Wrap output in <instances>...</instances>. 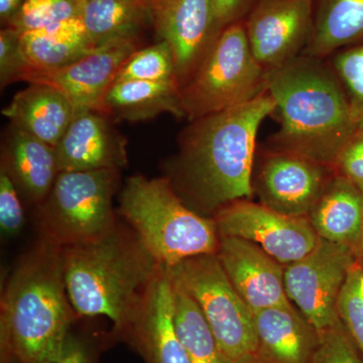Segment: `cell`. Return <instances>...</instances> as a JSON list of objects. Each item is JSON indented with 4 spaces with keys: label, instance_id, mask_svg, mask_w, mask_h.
I'll return each mask as SVG.
<instances>
[{
    "label": "cell",
    "instance_id": "cell-34",
    "mask_svg": "<svg viewBox=\"0 0 363 363\" xmlns=\"http://www.w3.org/2000/svg\"><path fill=\"white\" fill-rule=\"evenodd\" d=\"M334 169L363 192V123L357 126L339 152Z\"/></svg>",
    "mask_w": 363,
    "mask_h": 363
},
{
    "label": "cell",
    "instance_id": "cell-5",
    "mask_svg": "<svg viewBox=\"0 0 363 363\" xmlns=\"http://www.w3.org/2000/svg\"><path fill=\"white\" fill-rule=\"evenodd\" d=\"M119 213L160 266L218 252L216 223L186 206L168 177L131 176L121 195Z\"/></svg>",
    "mask_w": 363,
    "mask_h": 363
},
{
    "label": "cell",
    "instance_id": "cell-7",
    "mask_svg": "<svg viewBox=\"0 0 363 363\" xmlns=\"http://www.w3.org/2000/svg\"><path fill=\"white\" fill-rule=\"evenodd\" d=\"M118 169L61 172L40 205L45 238L60 247L97 240L116 226L112 200Z\"/></svg>",
    "mask_w": 363,
    "mask_h": 363
},
{
    "label": "cell",
    "instance_id": "cell-22",
    "mask_svg": "<svg viewBox=\"0 0 363 363\" xmlns=\"http://www.w3.org/2000/svg\"><path fill=\"white\" fill-rule=\"evenodd\" d=\"M98 112L126 121H147L162 113L185 117L177 81H117L104 95Z\"/></svg>",
    "mask_w": 363,
    "mask_h": 363
},
{
    "label": "cell",
    "instance_id": "cell-36",
    "mask_svg": "<svg viewBox=\"0 0 363 363\" xmlns=\"http://www.w3.org/2000/svg\"><path fill=\"white\" fill-rule=\"evenodd\" d=\"M52 363H90L84 345L77 339L68 336L58 357Z\"/></svg>",
    "mask_w": 363,
    "mask_h": 363
},
{
    "label": "cell",
    "instance_id": "cell-23",
    "mask_svg": "<svg viewBox=\"0 0 363 363\" xmlns=\"http://www.w3.org/2000/svg\"><path fill=\"white\" fill-rule=\"evenodd\" d=\"M80 18L96 47L138 40L154 23L152 0H81Z\"/></svg>",
    "mask_w": 363,
    "mask_h": 363
},
{
    "label": "cell",
    "instance_id": "cell-38",
    "mask_svg": "<svg viewBox=\"0 0 363 363\" xmlns=\"http://www.w3.org/2000/svg\"><path fill=\"white\" fill-rule=\"evenodd\" d=\"M231 363H262L255 353H248L242 357L236 358Z\"/></svg>",
    "mask_w": 363,
    "mask_h": 363
},
{
    "label": "cell",
    "instance_id": "cell-24",
    "mask_svg": "<svg viewBox=\"0 0 363 363\" xmlns=\"http://www.w3.org/2000/svg\"><path fill=\"white\" fill-rule=\"evenodd\" d=\"M28 68L52 70L74 63L96 49L80 18L21 33Z\"/></svg>",
    "mask_w": 363,
    "mask_h": 363
},
{
    "label": "cell",
    "instance_id": "cell-39",
    "mask_svg": "<svg viewBox=\"0 0 363 363\" xmlns=\"http://www.w3.org/2000/svg\"><path fill=\"white\" fill-rule=\"evenodd\" d=\"M358 291H359L360 297L363 301V269L359 267V274H358Z\"/></svg>",
    "mask_w": 363,
    "mask_h": 363
},
{
    "label": "cell",
    "instance_id": "cell-26",
    "mask_svg": "<svg viewBox=\"0 0 363 363\" xmlns=\"http://www.w3.org/2000/svg\"><path fill=\"white\" fill-rule=\"evenodd\" d=\"M177 334L192 363H231L194 298L173 278Z\"/></svg>",
    "mask_w": 363,
    "mask_h": 363
},
{
    "label": "cell",
    "instance_id": "cell-30",
    "mask_svg": "<svg viewBox=\"0 0 363 363\" xmlns=\"http://www.w3.org/2000/svg\"><path fill=\"white\" fill-rule=\"evenodd\" d=\"M359 267L351 269L341 289L337 302L339 318L363 359V301L358 291Z\"/></svg>",
    "mask_w": 363,
    "mask_h": 363
},
{
    "label": "cell",
    "instance_id": "cell-40",
    "mask_svg": "<svg viewBox=\"0 0 363 363\" xmlns=\"http://www.w3.org/2000/svg\"><path fill=\"white\" fill-rule=\"evenodd\" d=\"M359 250H360V252H362V253L363 255V227H362V240H360V243H359Z\"/></svg>",
    "mask_w": 363,
    "mask_h": 363
},
{
    "label": "cell",
    "instance_id": "cell-4",
    "mask_svg": "<svg viewBox=\"0 0 363 363\" xmlns=\"http://www.w3.org/2000/svg\"><path fill=\"white\" fill-rule=\"evenodd\" d=\"M64 279L74 311L104 316L128 329L160 266L136 235L117 225L108 233L63 247Z\"/></svg>",
    "mask_w": 363,
    "mask_h": 363
},
{
    "label": "cell",
    "instance_id": "cell-9",
    "mask_svg": "<svg viewBox=\"0 0 363 363\" xmlns=\"http://www.w3.org/2000/svg\"><path fill=\"white\" fill-rule=\"evenodd\" d=\"M354 267V248L320 238L309 255L284 269L286 296L318 333L341 323L338 298Z\"/></svg>",
    "mask_w": 363,
    "mask_h": 363
},
{
    "label": "cell",
    "instance_id": "cell-14",
    "mask_svg": "<svg viewBox=\"0 0 363 363\" xmlns=\"http://www.w3.org/2000/svg\"><path fill=\"white\" fill-rule=\"evenodd\" d=\"M154 26L173 55L182 87L220 35L212 0H152Z\"/></svg>",
    "mask_w": 363,
    "mask_h": 363
},
{
    "label": "cell",
    "instance_id": "cell-13",
    "mask_svg": "<svg viewBox=\"0 0 363 363\" xmlns=\"http://www.w3.org/2000/svg\"><path fill=\"white\" fill-rule=\"evenodd\" d=\"M335 169L286 150L272 149L260 166L255 189L262 204L279 213L308 217Z\"/></svg>",
    "mask_w": 363,
    "mask_h": 363
},
{
    "label": "cell",
    "instance_id": "cell-18",
    "mask_svg": "<svg viewBox=\"0 0 363 363\" xmlns=\"http://www.w3.org/2000/svg\"><path fill=\"white\" fill-rule=\"evenodd\" d=\"M257 357L262 363H314L319 333L291 304L255 314Z\"/></svg>",
    "mask_w": 363,
    "mask_h": 363
},
{
    "label": "cell",
    "instance_id": "cell-32",
    "mask_svg": "<svg viewBox=\"0 0 363 363\" xmlns=\"http://www.w3.org/2000/svg\"><path fill=\"white\" fill-rule=\"evenodd\" d=\"M28 65L21 48V33L13 28L0 33V84L1 88L20 81Z\"/></svg>",
    "mask_w": 363,
    "mask_h": 363
},
{
    "label": "cell",
    "instance_id": "cell-6",
    "mask_svg": "<svg viewBox=\"0 0 363 363\" xmlns=\"http://www.w3.org/2000/svg\"><path fill=\"white\" fill-rule=\"evenodd\" d=\"M267 71L255 58L245 21L227 26L182 87L184 114L193 121L247 104L267 91Z\"/></svg>",
    "mask_w": 363,
    "mask_h": 363
},
{
    "label": "cell",
    "instance_id": "cell-21",
    "mask_svg": "<svg viewBox=\"0 0 363 363\" xmlns=\"http://www.w3.org/2000/svg\"><path fill=\"white\" fill-rule=\"evenodd\" d=\"M308 216L322 240L353 248L359 247L363 227V192L335 172Z\"/></svg>",
    "mask_w": 363,
    "mask_h": 363
},
{
    "label": "cell",
    "instance_id": "cell-8",
    "mask_svg": "<svg viewBox=\"0 0 363 363\" xmlns=\"http://www.w3.org/2000/svg\"><path fill=\"white\" fill-rule=\"evenodd\" d=\"M168 271L199 306L231 362L257 352L255 314L236 292L217 253L190 257Z\"/></svg>",
    "mask_w": 363,
    "mask_h": 363
},
{
    "label": "cell",
    "instance_id": "cell-10",
    "mask_svg": "<svg viewBox=\"0 0 363 363\" xmlns=\"http://www.w3.org/2000/svg\"><path fill=\"white\" fill-rule=\"evenodd\" d=\"M214 221L219 235L255 243L286 266L309 255L320 240L307 217L286 216L247 199L220 208Z\"/></svg>",
    "mask_w": 363,
    "mask_h": 363
},
{
    "label": "cell",
    "instance_id": "cell-35",
    "mask_svg": "<svg viewBox=\"0 0 363 363\" xmlns=\"http://www.w3.org/2000/svg\"><path fill=\"white\" fill-rule=\"evenodd\" d=\"M255 0H212L217 26L222 32L227 26L245 21Z\"/></svg>",
    "mask_w": 363,
    "mask_h": 363
},
{
    "label": "cell",
    "instance_id": "cell-1",
    "mask_svg": "<svg viewBox=\"0 0 363 363\" xmlns=\"http://www.w3.org/2000/svg\"><path fill=\"white\" fill-rule=\"evenodd\" d=\"M276 108L267 90L247 104L190 121L168 177L172 185L208 211L250 198L257 133Z\"/></svg>",
    "mask_w": 363,
    "mask_h": 363
},
{
    "label": "cell",
    "instance_id": "cell-12",
    "mask_svg": "<svg viewBox=\"0 0 363 363\" xmlns=\"http://www.w3.org/2000/svg\"><path fill=\"white\" fill-rule=\"evenodd\" d=\"M138 49V40L99 45L89 54L62 68H26L20 81L57 88L70 100L76 116L85 111H98L121 66Z\"/></svg>",
    "mask_w": 363,
    "mask_h": 363
},
{
    "label": "cell",
    "instance_id": "cell-31",
    "mask_svg": "<svg viewBox=\"0 0 363 363\" xmlns=\"http://www.w3.org/2000/svg\"><path fill=\"white\" fill-rule=\"evenodd\" d=\"M314 363H363L342 321L319 333Z\"/></svg>",
    "mask_w": 363,
    "mask_h": 363
},
{
    "label": "cell",
    "instance_id": "cell-17",
    "mask_svg": "<svg viewBox=\"0 0 363 363\" xmlns=\"http://www.w3.org/2000/svg\"><path fill=\"white\" fill-rule=\"evenodd\" d=\"M55 150L60 173L119 169L128 164L125 138L98 111L74 117Z\"/></svg>",
    "mask_w": 363,
    "mask_h": 363
},
{
    "label": "cell",
    "instance_id": "cell-27",
    "mask_svg": "<svg viewBox=\"0 0 363 363\" xmlns=\"http://www.w3.org/2000/svg\"><path fill=\"white\" fill-rule=\"evenodd\" d=\"M117 81L178 82L173 55L169 45L164 40H160L157 44L136 50L121 66L114 82Z\"/></svg>",
    "mask_w": 363,
    "mask_h": 363
},
{
    "label": "cell",
    "instance_id": "cell-29",
    "mask_svg": "<svg viewBox=\"0 0 363 363\" xmlns=\"http://www.w3.org/2000/svg\"><path fill=\"white\" fill-rule=\"evenodd\" d=\"M327 60L345 90L355 121L362 124L363 40L339 50Z\"/></svg>",
    "mask_w": 363,
    "mask_h": 363
},
{
    "label": "cell",
    "instance_id": "cell-16",
    "mask_svg": "<svg viewBox=\"0 0 363 363\" xmlns=\"http://www.w3.org/2000/svg\"><path fill=\"white\" fill-rule=\"evenodd\" d=\"M128 329L147 363H192L174 321L173 279L161 267L150 281Z\"/></svg>",
    "mask_w": 363,
    "mask_h": 363
},
{
    "label": "cell",
    "instance_id": "cell-33",
    "mask_svg": "<svg viewBox=\"0 0 363 363\" xmlns=\"http://www.w3.org/2000/svg\"><path fill=\"white\" fill-rule=\"evenodd\" d=\"M25 222L20 191L9 175L0 169V228L2 234L13 236L21 230Z\"/></svg>",
    "mask_w": 363,
    "mask_h": 363
},
{
    "label": "cell",
    "instance_id": "cell-25",
    "mask_svg": "<svg viewBox=\"0 0 363 363\" xmlns=\"http://www.w3.org/2000/svg\"><path fill=\"white\" fill-rule=\"evenodd\" d=\"M363 40V0H317L314 30L303 55L328 59Z\"/></svg>",
    "mask_w": 363,
    "mask_h": 363
},
{
    "label": "cell",
    "instance_id": "cell-3",
    "mask_svg": "<svg viewBox=\"0 0 363 363\" xmlns=\"http://www.w3.org/2000/svg\"><path fill=\"white\" fill-rule=\"evenodd\" d=\"M72 310L63 247L44 238L21 260L2 296V360L52 363L68 338Z\"/></svg>",
    "mask_w": 363,
    "mask_h": 363
},
{
    "label": "cell",
    "instance_id": "cell-19",
    "mask_svg": "<svg viewBox=\"0 0 363 363\" xmlns=\"http://www.w3.org/2000/svg\"><path fill=\"white\" fill-rule=\"evenodd\" d=\"M1 168L30 202L42 204L59 175L56 150L11 125L2 149Z\"/></svg>",
    "mask_w": 363,
    "mask_h": 363
},
{
    "label": "cell",
    "instance_id": "cell-11",
    "mask_svg": "<svg viewBox=\"0 0 363 363\" xmlns=\"http://www.w3.org/2000/svg\"><path fill=\"white\" fill-rule=\"evenodd\" d=\"M317 0H255L245 18L255 58L267 72L303 55L314 30Z\"/></svg>",
    "mask_w": 363,
    "mask_h": 363
},
{
    "label": "cell",
    "instance_id": "cell-37",
    "mask_svg": "<svg viewBox=\"0 0 363 363\" xmlns=\"http://www.w3.org/2000/svg\"><path fill=\"white\" fill-rule=\"evenodd\" d=\"M23 0H0V18L2 23L9 25L18 13Z\"/></svg>",
    "mask_w": 363,
    "mask_h": 363
},
{
    "label": "cell",
    "instance_id": "cell-20",
    "mask_svg": "<svg viewBox=\"0 0 363 363\" xmlns=\"http://www.w3.org/2000/svg\"><path fill=\"white\" fill-rule=\"evenodd\" d=\"M11 125L56 147L76 111L64 93L45 84H30L2 111Z\"/></svg>",
    "mask_w": 363,
    "mask_h": 363
},
{
    "label": "cell",
    "instance_id": "cell-28",
    "mask_svg": "<svg viewBox=\"0 0 363 363\" xmlns=\"http://www.w3.org/2000/svg\"><path fill=\"white\" fill-rule=\"evenodd\" d=\"M81 0H23L7 25L20 33L43 30L80 18Z\"/></svg>",
    "mask_w": 363,
    "mask_h": 363
},
{
    "label": "cell",
    "instance_id": "cell-15",
    "mask_svg": "<svg viewBox=\"0 0 363 363\" xmlns=\"http://www.w3.org/2000/svg\"><path fill=\"white\" fill-rule=\"evenodd\" d=\"M217 255L236 292L253 314L290 304L283 267L255 243L220 236Z\"/></svg>",
    "mask_w": 363,
    "mask_h": 363
},
{
    "label": "cell",
    "instance_id": "cell-2",
    "mask_svg": "<svg viewBox=\"0 0 363 363\" xmlns=\"http://www.w3.org/2000/svg\"><path fill=\"white\" fill-rule=\"evenodd\" d=\"M267 90L277 104L279 130L272 149L300 155L334 169L339 152L359 125L327 59L301 55L267 72Z\"/></svg>",
    "mask_w": 363,
    "mask_h": 363
}]
</instances>
